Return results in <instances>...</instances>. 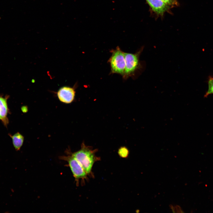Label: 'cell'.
Here are the masks:
<instances>
[{"mask_svg": "<svg viewBox=\"0 0 213 213\" xmlns=\"http://www.w3.org/2000/svg\"><path fill=\"white\" fill-rule=\"evenodd\" d=\"M97 149H93L90 146H86L83 143L81 149L72 153V155L80 163L88 175L93 176L92 170L94 163L100 159L96 155Z\"/></svg>", "mask_w": 213, "mask_h": 213, "instance_id": "obj_1", "label": "cell"}, {"mask_svg": "<svg viewBox=\"0 0 213 213\" xmlns=\"http://www.w3.org/2000/svg\"><path fill=\"white\" fill-rule=\"evenodd\" d=\"M112 54L109 60L112 73L123 76L125 68L126 62L124 52L118 46L111 51Z\"/></svg>", "mask_w": 213, "mask_h": 213, "instance_id": "obj_2", "label": "cell"}, {"mask_svg": "<svg viewBox=\"0 0 213 213\" xmlns=\"http://www.w3.org/2000/svg\"><path fill=\"white\" fill-rule=\"evenodd\" d=\"M66 152L67 155L61 156L60 159L68 162L76 183L78 185L80 179L83 180H87L88 175L79 162L72 155L71 152L69 151Z\"/></svg>", "mask_w": 213, "mask_h": 213, "instance_id": "obj_3", "label": "cell"}, {"mask_svg": "<svg viewBox=\"0 0 213 213\" xmlns=\"http://www.w3.org/2000/svg\"><path fill=\"white\" fill-rule=\"evenodd\" d=\"M143 47H142L134 54L125 53L126 62L125 68L123 78L127 79L133 75L140 66L139 58Z\"/></svg>", "mask_w": 213, "mask_h": 213, "instance_id": "obj_4", "label": "cell"}, {"mask_svg": "<svg viewBox=\"0 0 213 213\" xmlns=\"http://www.w3.org/2000/svg\"><path fill=\"white\" fill-rule=\"evenodd\" d=\"M75 93L74 88L64 86L59 89L57 95L60 101L64 103L70 104L74 100Z\"/></svg>", "mask_w": 213, "mask_h": 213, "instance_id": "obj_5", "label": "cell"}, {"mask_svg": "<svg viewBox=\"0 0 213 213\" xmlns=\"http://www.w3.org/2000/svg\"><path fill=\"white\" fill-rule=\"evenodd\" d=\"M152 10L157 15L162 16L168 11L170 7L162 0H146Z\"/></svg>", "mask_w": 213, "mask_h": 213, "instance_id": "obj_6", "label": "cell"}, {"mask_svg": "<svg viewBox=\"0 0 213 213\" xmlns=\"http://www.w3.org/2000/svg\"><path fill=\"white\" fill-rule=\"evenodd\" d=\"M8 97H5L0 96V117L4 125L7 127L9 122L7 117L9 112L7 100Z\"/></svg>", "mask_w": 213, "mask_h": 213, "instance_id": "obj_7", "label": "cell"}, {"mask_svg": "<svg viewBox=\"0 0 213 213\" xmlns=\"http://www.w3.org/2000/svg\"><path fill=\"white\" fill-rule=\"evenodd\" d=\"M12 138L14 147L17 151H19L23 145L24 137L19 132H17L13 135L9 134Z\"/></svg>", "mask_w": 213, "mask_h": 213, "instance_id": "obj_8", "label": "cell"}, {"mask_svg": "<svg viewBox=\"0 0 213 213\" xmlns=\"http://www.w3.org/2000/svg\"><path fill=\"white\" fill-rule=\"evenodd\" d=\"M118 153L120 157L125 158L128 157L129 154V151L126 147L122 146L118 149Z\"/></svg>", "mask_w": 213, "mask_h": 213, "instance_id": "obj_9", "label": "cell"}, {"mask_svg": "<svg viewBox=\"0 0 213 213\" xmlns=\"http://www.w3.org/2000/svg\"><path fill=\"white\" fill-rule=\"evenodd\" d=\"M208 84V89L204 96L205 97H207L210 94H213V77H209Z\"/></svg>", "mask_w": 213, "mask_h": 213, "instance_id": "obj_10", "label": "cell"}, {"mask_svg": "<svg viewBox=\"0 0 213 213\" xmlns=\"http://www.w3.org/2000/svg\"><path fill=\"white\" fill-rule=\"evenodd\" d=\"M162 0L170 7L177 6L178 5V3L177 0Z\"/></svg>", "mask_w": 213, "mask_h": 213, "instance_id": "obj_11", "label": "cell"}, {"mask_svg": "<svg viewBox=\"0 0 213 213\" xmlns=\"http://www.w3.org/2000/svg\"><path fill=\"white\" fill-rule=\"evenodd\" d=\"M0 120H1V117H0Z\"/></svg>", "mask_w": 213, "mask_h": 213, "instance_id": "obj_12", "label": "cell"}]
</instances>
